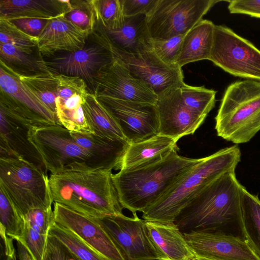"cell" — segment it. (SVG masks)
Here are the masks:
<instances>
[{"instance_id": "1", "label": "cell", "mask_w": 260, "mask_h": 260, "mask_svg": "<svg viewBox=\"0 0 260 260\" xmlns=\"http://www.w3.org/2000/svg\"><path fill=\"white\" fill-rule=\"evenodd\" d=\"M242 186L235 172L220 175L194 196L174 223L183 233L213 232L246 241L241 208Z\"/></svg>"}, {"instance_id": "2", "label": "cell", "mask_w": 260, "mask_h": 260, "mask_svg": "<svg viewBox=\"0 0 260 260\" xmlns=\"http://www.w3.org/2000/svg\"><path fill=\"white\" fill-rule=\"evenodd\" d=\"M112 175L85 162L70 164L49 177L53 201L94 218L121 214Z\"/></svg>"}, {"instance_id": "3", "label": "cell", "mask_w": 260, "mask_h": 260, "mask_svg": "<svg viewBox=\"0 0 260 260\" xmlns=\"http://www.w3.org/2000/svg\"><path fill=\"white\" fill-rule=\"evenodd\" d=\"M201 160L180 156L175 150L152 164L113 174L112 179L121 206L133 214L143 212Z\"/></svg>"}, {"instance_id": "4", "label": "cell", "mask_w": 260, "mask_h": 260, "mask_svg": "<svg viewBox=\"0 0 260 260\" xmlns=\"http://www.w3.org/2000/svg\"><path fill=\"white\" fill-rule=\"evenodd\" d=\"M240 159L241 152L237 145L202 158L162 197L142 212V218L146 221L174 223L197 193L220 175L235 172Z\"/></svg>"}, {"instance_id": "5", "label": "cell", "mask_w": 260, "mask_h": 260, "mask_svg": "<svg viewBox=\"0 0 260 260\" xmlns=\"http://www.w3.org/2000/svg\"><path fill=\"white\" fill-rule=\"evenodd\" d=\"M215 121L219 137L236 144L249 142L260 131V81L246 79L231 83Z\"/></svg>"}, {"instance_id": "6", "label": "cell", "mask_w": 260, "mask_h": 260, "mask_svg": "<svg viewBox=\"0 0 260 260\" xmlns=\"http://www.w3.org/2000/svg\"><path fill=\"white\" fill-rule=\"evenodd\" d=\"M46 172L21 158H0V188L23 217L31 209L51 207Z\"/></svg>"}, {"instance_id": "7", "label": "cell", "mask_w": 260, "mask_h": 260, "mask_svg": "<svg viewBox=\"0 0 260 260\" xmlns=\"http://www.w3.org/2000/svg\"><path fill=\"white\" fill-rule=\"evenodd\" d=\"M219 1L157 0L146 15L152 39L166 40L185 35Z\"/></svg>"}, {"instance_id": "8", "label": "cell", "mask_w": 260, "mask_h": 260, "mask_svg": "<svg viewBox=\"0 0 260 260\" xmlns=\"http://www.w3.org/2000/svg\"><path fill=\"white\" fill-rule=\"evenodd\" d=\"M209 60L233 76L260 81V50L225 25L215 26Z\"/></svg>"}, {"instance_id": "9", "label": "cell", "mask_w": 260, "mask_h": 260, "mask_svg": "<svg viewBox=\"0 0 260 260\" xmlns=\"http://www.w3.org/2000/svg\"><path fill=\"white\" fill-rule=\"evenodd\" d=\"M94 218L124 260H165L150 236L146 220L140 219L136 213L131 217L121 213Z\"/></svg>"}, {"instance_id": "10", "label": "cell", "mask_w": 260, "mask_h": 260, "mask_svg": "<svg viewBox=\"0 0 260 260\" xmlns=\"http://www.w3.org/2000/svg\"><path fill=\"white\" fill-rule=\"evenodd\" d=\"M28 139L40 155L46 171L51 174L75 162H85L90 167L88 152L60 125H31Z\"/></svg>"}, {"instance_id": "11", "label": "cell", "mask_w": 260, "mask_h": 260, "mask_svg": "<svg viewBox=\"0 0 260 260\" xmlns=\"http://www.w3.org/2000/svg\"><path fill=\"white\" fill-rule=\"evenodd\" d=\"M91 35L94 44L85 45L76 51L55 54L44 61L46 68L52 73L83 79L90 93L96 74L114 58L110 45L104 37L96 30Z\"/></svg>"}, {"instance_id": "12", "label": "cell", "mask_w": 260, "mask_h": 260, "mask_svg": "<svg viewBox=\"0 0 260 260\" xmlns=\"http://www.w3.org/2000/svg\"><path fill=\"white\" fill-rule=\"evenodd\" d=\"M109 45L114 56L123 63L133 76L144 82L158 98L180 88L185 84L181 68L178 64L165 63L152 50L132 54Z\"/></svg>"}, {"instance_id": "13", "label": "cell", "mask_w": 260, "mask_h": 260, "mask_svg": "<svg viewBox=\"0 0 260 260\" xmlns=\"http://www.w3.org/2000/svg\"><path fill=\"white\" fill-rule=\"evenodd\" d=\"M97 98L112 115L129 144L143 141L159 134V116L156 105L105 96Z\"/></svg>"}, {"instance_id": "14", "label": "cell", "mask_w": 260, "mask_h": 260, "mask_svg": "<svg viewBox=\"0 0 260 260\" xmlns=\"http://www.w3.org/2000/svg\"><path fill=\"white\" fill-rule=\"evenodd\" d=\"M102 68L94 78L92 93L124 101L156 105L157 95L144 82L135 78L118 59Z\"/></svg>"}, {"instance_id": "15", "label": "cell", "mask_w": 260, "mask_h": 260, "mask_svg": "<svg viewBox=\"0 0 260 260\" xmlns=\"http://www.w3.org/2000/svg\"><path fill=\"white\" fill-rule=\"evenodd\" d=\"M54 220L70 230L107 260H124L114 242L94 217L54 202Z\"/></svg>"}, {"instance_id": "16", "label": "cell", "mask_w": 260, "mask_h": 260, "mask_svg": "<svg viewBox=\"0 0 260 260\" xmlns=\"http://www.w3.org/2000/svg\"><path fill=\"white\" fill-rule=\"evenodd\" d=\"M183 234L195 256L216 260H260L246 241L237 237L207 232Z\"/></svg>"}, {"instance_id": "17", "label": "cell", "mask_w": 260, "mask_h": 260, "mask_svg": "<svg viewBox=\"0 0 260 260\" xmlns=\"http://www.w3.org/2000/svg\"><path fill=\"white\" fill-rule=\"evenodd\" d=\"M156 105L159 116V134L177 141L194 134L206 118L185 106L181 98L180 88L158 98Z\"/></svg>"}, {"instance_id": "18", "label": "cell", "mask_w": 260, "mask_h": 260, "mask_svg": "<svg viewBox=\"0 0 260 260\" xmlns=\"http://www.w3.org/2000/svg\"><path fill=\"white\" fill-rule=\"evenodd\" d=\"M29 122L0 108V158H21L45 170L28 139Z\"/></svg>"}, {"instance_id": "19", "label": "cell", "mask_w": 260, "mask_h": 260, "mask_svg": "<svg viewBox=\"0 0 260 260\" xmlns=\"http://www.w3.org/2000/svg\"><path fill=\"white\" fill-rule=\"evenodd\" d=\"M90 35L63 14L49 20L38 37L37 49L41 54L48 56L60 51H76L84 47Z\"/></svg>"}, {"instance_id": "20", "label": "cell", "mask_w": 260, "mask_h": 260, "mask_svg": "<svg viewBox=\"0 0 260 260\" xmlns=\"http://www.w3.org/2000/svg\"><path fill=\"white\" fill-rule=\"evenodd\" d=\"M146 17L144 14L125 17L122 27L118 29L108 30L97 25L95 30L116 49L128 54H140L152 50V39Z\"/></svg>"}, {"instance_id": "21", "label": "cell", "mask_w": 260, "mask_h": 260, "mask_svg": "<svg viewBox=\"0 0 260 260\" xmlns=\"http://www.w3.org/2000/svg\"><path fill=\"white\" fill-rule=\"evenodd\" d=\"M70 133L76 143L89 154L91 167L112 170L120 169L129 144L127 141L104 138L93 134Z\"/></svg>"}, {"instance_id": "22", "label": "cell", "mask_w": 260, "mask_h": 260, "mask_svg": "<svg viewBox=\"0 0 260 260\" xmlns=\"http://www.w3.org/2000/svg\"><path fill=\"white\" fill-rule=\"evenodd\" d=\"M177 141L158 134L147 140L129 144L120 170L136 169L159 161L172 151H178Z\"/></svg>"}, {"instance_id": "23", "label": "cell", "mask_w": 260, "mask_h": 260, "mask_svg": "<svg viewBox=\"0 0 260 260\" xmlns=\"http://www.w3.org/2000/svg\"><path fill=\"white\" fill-rule=\"evenodd\" d=\"M71 8L70 0H0V17L51 19Z\"/></svg>"}, {"instance_id": "24", "label": "cell", "mask_w": 260, "mask_h": 260, "mask_svg": "<svg viewBox=\"0 0 260 260\" xmlns=\"http://www.w3.org/2000/svg\"><path fill=\"white\" fill-rule=\"evenodd\" d=\"M146 224L165 260H188L194 256L183 233L174 223L146 221Z\"/></svg>"}, {"instance_id": "25", "label": "cell", "mask_w": 260, "mask_h": 260, "mask_svg": "<svg viewBox=\"0 0 260 260\" xmlns=\"http://www.w3.org/2000/svg\"><path fill=\"white\" fill-rule=\"evenodd\" d=\"M215 25L202 19L184 35L177 64L182 66L202 60H209Z\"/></svg>"}, {"instance_id": "26", "label": "cell", "mask_w": 260, "mask_h": 260, "mask_svg": "<svg viewBox=\"0 0 260 260\" xmlns=\"http://www.w3.org/2000/svg\"><path fill=\"white\" fill-rule=\"evenodd\" d=\"M0 61L1 90L42 117L50 125H59L56 116L19 79L13 69Z\"/></svg>"}, {"instance_id": "27", "label": "cell", "mask_w": 260, "mask_h": 260, "mask_svg": "<svg viewBox=\"0 0 260 260\" xmlns=\"http://www.w3.org/2000/svg\"><path fill=\"white\" fill-rule=\"evenodd\" d=\"M82 107L92 134L104 138L126 141L112 115L93 93L88 94Z\"/></svg>"}, {"instance_id": "28", "label": "cell", "mask_w": 260, "mask_h": 260, "mask_svg": "<svg viewBox=\"0 0 260 260\" xmlns=\"http://www.w3.org/2000/svg\"><path fill=\"white\" fill-rule=\"evenodd\" d=\"M241 208L246 241L260 258V200L242 186Z\"/></svg>"}, {"instance_id": "29", "label": "cell", "mask_w": 260, "mask_h": 260, "mask_svg": "<svg viewBox=\"0 0 260 260\" xmlns=\"http://www.w3.org/2000/svg\"><path fill=\"white\" fill-rule=\"evenodd\" d=\"M13 71L45 106L56 116L55 99L57 97V74L49 71L29 75L22 74L14 70Z\"/></svg>"}, {"instance_id": "30", "label": "cell", "mask_w": 260, "mask_h": 260, "mask_svg": "<svg viewBox=\"0 0 260 260\" xmlns=\"http://www.w3.org/2000/svg\"><path fill=\"white\" fill-rule=\"evenodd\" d=\"M0 60L16 71V69L35 74L48 71L44 60L37 58L32 54L24 52L10 44H0Z\"/></svg>"}, {"instance_id": "31", "label": "cell", "mask_w": 260, "mask_h": 260, "mask_svg": "<svg viewBox=\"0 0 260 260\" xmlns=\"http://www.w3.org/2000/svg\"><path fill=\"white\" fill-rule=\"evenodd\" d=\"M183 103L192 111L206 116L214 107L216 91L202 86L184 84L180 88Z\"/></svg>"}, {"instance_id": "32", "label": "cell", "mask_w": 260, "mask_h": 260, "mask_svg": "<svg viewBox=\"0 0 260 260\" xmlns=\"http://www.w3.org/2000/svg\"><path fill=\"white\" fill-rule=\"evenodd\" d=\"M98 25L108 30L121 28L124 16L121 0H89Z\"/></svg>"}, {"instance_id": "33", "label": "cell", "mask_w": 260, "mask_h": 260, "mask_svg": "<svg viewBox=\"0 0 260 260\" xmlns=\"http://www.w3.org/2000/svg\"><path fill=\"white\" fill-rule=\"evenodd\" d=\"M49 234L56 237L79 260H107L72 231L55 221Z\"/></svg>"}, {"instance_id": "34", "label": "cell", "mask_w": 260, "mask_h": 260, "mask_svg": "<svg viewBox=\"0 0 260 260\" xmlns=\"http://www.w3.org/2000/svg\"><path fill=\"white\" fill-rule=\"evenodd\" d=\"M0 231L13 240L22 236L25 226L24 217L0 188Z\"/></svg>"}, {"instance_id": "35", "label": "cell", "mask_w": 260, "mask_h": 260, "mask_svg": "<svg viewBox=\"0 0 260 260\" xmlns=\"http://www.w3.org/2000/svg\"><path fill=\"white\" fill-rule=\"evenodd\" d=\"M38 38L30 36L10 20L0 17V44H10L28 54L38 46Z\"/></svg>"}, {"instance_id": "36", "label": "cell", "mask_w": 260, "mask_h": 260, "mask_svg": "<svg viewBox=\"0 0 260 260\" xmlns=\"http://www.w3.org/2000/svg\"><path fill=\"white\" fill-rule=\"evenodd\" d=\"M71 8L64 16L81 29L91 35L98 25L97 21L89 0L71 1Z\"/></svg>"}, {"instance_id": "37", "label": "cell", "mask_w": 260, "mask_h": 260, "mask_svg": "<svg viewBox=\"0 0 260 260\" xmlns=\"http://www.w3.org/2000/svg\"><path fill=\"white\" fill-rule=\"evenodd\" d=\"M59 124L71 132L92 134L85 117L82 106L72 109L56 108Z\"/></svg>"}, {"instance_id": "38", "label": "cell", "mask_w": 260, "mask_h": 260, "mask_svg": "<svg viewBox=\"0 0 260 260\" xmlns=\"http://www.w3.org/2000/svg\"><path fill=\"white\" fill-rule=\"evenodd\" d=\"M184 36L178 35L166 40L152 39V51L165 63L177 64Z\"/></svg>"}, {"instance_id": "39", "label": "cell", "mask_w": 260, "mask_h": 260, "mask_svg": "<svg viewBox=\"0 0 260 260\" xmlns=\"http://www.w3.org/2000/svg\"><path fill=\"white\" fill-rule=\"evenodd\" d=\"M24 221L23 234L16 241H20L26 248L34 260H43L49 234L41 233Z\"/></svg>"}, {"instance_id": "40", "label": "cell", "mask_w": 260, "mask_h": 260, "mask_svg": "<svg viewBox=\"0 0 260 260\" xmlns=\"http://www.w3.org/2000/svg\"><path fill=\"white\" fill-rule=\"evenodd\" d=\"M24 219L34 229L45 235L49 234L50 228L55 221L51 207L31 209L24 216Z\"/></svg>"}, {"instance_id": "41", "label": "cell", "mask_w": 260, "mask_h": 260, "mask_svg": "<svg viewBox=\"0 0 260 260\" xmlns=\"http://www.w3.org/2000/svg\"><path fill=\"white\" fill-rule=\"evenodd\" d=\"M229 3L228 8L230 13L260 18V0H234Z\"/></svg>"}, {"instance_id": "42", "label": "cell", "mask_w": 260, "mask_h": 260, "mask_svg": "<svg viewBox=\"0 0 260 260\" xmlns=\"http://www.w3.org/2000/svg\"><path fill=\"white\" fill-rule=\"evenodd\" d=\"M157 0H121L124 17L147 15Z\"/></svg>"}, {"instance_id": "43", "label": "cell", "mask_w": 260, "mask_h": 260, "mask_svg": "<svg viewBox=\"0 0 260 260\" xmlns=\"http://www.w3.org/2000/svg\"><path fill=\"white\" fill-rule=\"evenodd\" d=\"M10 21L27 34L38 38L45 27L49 19L19 18Z\"/></svg>"}, {"instance_id": "44", "label": "cell", "mask_w": 260, "mask_h": 260, "mask_svg": "<svg viewBox=\"0 0 260 260\" xmlns=\"http://www.w3.org/2000/svg\"><path fill=\"white\" fill-rule=\"evenodd\" d=\"M43 260H67L65 246L56 237L49 234Z\"/></svg>"}, {"instance_id": "45", "label": "cell", "mask_w": 260, "mask_h": 260, "mask_svg": "<svg viewBox=\"0 0 260 260\" xmlns=\"http://www.w3.org/2000/svg\"><path fill=\"white\" fill-rule=\"evenodd\" d=\"M16 254L18 260H34L26 248L19 241H16Z\"/></svg>"}, {"instance_id": "46", "label": "cell", "mask_w": 260, "mask_h": 260, "mask_svg": "<svg viewBox=\"0 0 260 260\" xmlns=\"http://www.w3.org/2000/svg\"><path fill=\"white\" fill-rule=\"evenodd\" d=\"M188 260H216V259H210V258L201 257H197V256H194L189 258Z\"/></svg>"}]
</instances>
